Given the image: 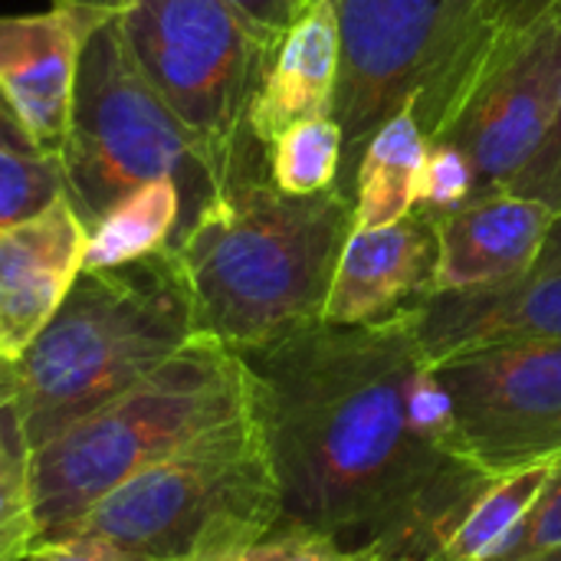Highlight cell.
<instances>
[{"label": "cell", "instance_id": "obj_1", "mask_svg": "<svg viewBox=\"0 0 561 561\" xmlns=\"http://www.w3.org/2000/svg\"><path fill=\"white\" fill-rule=\"evenodd\" d=\"M237 355L279 523L362 561H431L493 480L450 440L411 312L371 325L322 319Z\"/></svg>", "mask_w": 561, "mask_h": 561}, {"label": "cell", "instance_id": "obj_2", "mask_svg": "<svg viewBox=\"0 0 561 561\" xmlns=\"http://www.w3.org/2000/svg\"><path fill=\"white\" fill-rule=\"evenodd\" d=\"M355 201L342 187L296 197L247 174L210 197L174 237L194 335L233 352L322 322Z\"/></svg>", "mask_w": 561, "mask_h": 561}, {"label": "cell", "instance_id": "obj_3", "mask_svg": "<svg viewBox=\"0 0 561 561\" xmlns=\"http://www.w3.org/2000/svg\"><path fill=\"white\" fill-rule=\"evenodd\" d=\"M191 339V296L171 247L128 266L82 270L49 325L7 365L30 450L145 381Z\"/></svg>", "mask_w": 561, "mask_h": 561}, {"label": "cell", "instance_id": "obj_4", "mask_svg": "<svg viewBox=\"0 0 561 561\" xmlns=\"http://www.w3.org/2000/svg\"><path fill=\"white\" fill-rule=\"evenodd\" d=\"M243 417L250 385L240 355L194 335L145 381L30 450L36 546L59 539L145 467Z\"/></svg>", "mask_w": 561, "mask_h": 561}, {"label": "cell", "instance_id": "obj_5", "mask_svg": "<svg viewBox=\"0 0 561 561\" xmlns=\"http://www.w3.org/2000/svg\"><path fill=\"white\" fill-rule=\"evenodd\" d=\"M276 523V480L243 417L145 467L59 539H102L145 561H207Z\"/></svg>", "mask_w": 561, "mask_h": 561}, {"label": "cell", "instance_id": "obj_6", "mask_svg": "<svg viewBox=\"0 0 561 561\" xmlns=\"http://www.w3.org/2000/svg\"><path fill=\"white\" fill-rule=\"evenodd\" d=\"M56 158L66 197L85 227L125 194L158 178H178L181 184V227L224 191L194 135L141 76L122 36L118 10L82 46L69 131Z\"/></svg>", "mask_w": 561, "mask_h": 561}, {"label": "cell", "instance_id": "obj_7", "mask_svg": "<svg viewBox=\"0 0 561 561\" xmlns=\"http://www.w3.org/2000/svg\"><path fill=\"white\" fill-rule=\"evenodd\" d=\"M118 26L141 76L201 145L217 184L256 174L247 122L279 36L230 0H122Z\"/></svg>", "mask_w": 561, "mask_h": 561}, {"label": "cell", "instance_id": "obj_8", "mask_svg": "<svg viewBox=\"0 0 561 561\" xmlns=\"http://www.w3.org/2000/svg\"><path fill=\"white\" fill-rule=\"evenodd\" d=\"M480 7L483 0H335L342 33L332 102L342 128L335 187L352 194L365 145L440 72Z\"/></svg>", "mask_w": 561, "mask_h": 561}, {"label": "cell", "instance_id": "obj_9", "mask_svg": "<svg viewBox=\"0 0 561 561\" xmlns=\"http://www.w3.org/2000/svg\"><path fill=\"white\" fill-rule=\"evenodd\" d=\"M431 368L457 454L486 477L561 460V339L473 348Z\"/></svg>", "mask_w": 561, "mask_h": 561}, {"label": "cell", "instance_id": "obj_10", "mask_svg": "<svg viewBox=\"0 0 561 561\" xmlns=\"http://www.w3.org/2000/svg\"><path fill=\"white\" fill-rule=\"evenodd\" d=\"M559 102L561 0H552L500 46L434 145H454L470 158L473 197L506 191L549 131Z\"/></svg>", "mask_w": 561, "mask_h": 561}, {"label": "cell", "instance_id": "obj_11", "mask_svg": "<svg viewBox=\"0 0 561 561\" xmlns=\"http://www.w3.org/2000/svg\"><path fill=\"white\" fill-rule=\"evenodd\" d=\"M118 7L95 0H56L39 13L0 16V92L46 154H59L82 46Z\"/></svg>", "mask_w": 561, "mask_h": 561}, {"label": "cell", "instance_id": "obj_12", "mask_svg": "<svg viewBox=\"0 0 561 561\" xmlns=\"http://www.w3.org/2000/svg\"><path fill=\"white\" fill-rule=\"evenodd\" d=\"M89 227L62 194L0 227V362L13 365L66 302L85 266Z\"/></svg>", "mask_w": 561, "mask_h": 561}, {"label": "cell", "instance_id": "obj_13", "mask_svg": "<svg viewBox=\"0 0 561 561\" xmlns=\"http://www.w3.org/2000/svg\"><path fill=\"white\" fill-rule=\"evenodd\" d=\"M440 240L431 214L411 210L398 224L352 230L325 299V322L371 325L411 312L437 293Z\"/></svg>", "mask_w": 561, "mask_h": 561}, {"label": "cell", "instance_id": "obj_14", "mask_svg": "<svg viewBox=\"0 0 561 561\" xmlns=\"http://www.w3.org/2000/svg\"><path fill=\"white\" fill-rule=\"evenodd\" d=\"M431 365L490 345L561 339V273H523L503 283L440 289L411 309Z\"/></svg>", "mask_w": 561, "mask_h": 561}, {"label": "cell", "instance_id": "obj_15", "mask_svg": "<svg viewBox=\"0 0 561 561\" xmlns=\"http://www.w3.org/2000/svg\"><path fill=\"white\" fill-rule=\"evenodd\" d=\"M434 220L440 240V293L503 283L529 273L542 253L556 210L513 191H493L470 197Z\"/></svg>", "mask_w": 561, "mask_h": 561}, {"label": "cell", "instance_id": "obj_16", "mask_svg": "<svg viewBox=\"0 0 561 561\" xmlns=\"http://www.w3.org/2000/svg\"><path fill=\"white\" fill-rule=\"evenodd\" d=\"M342 33L335 0H309L279 33L270 69L250 105V135L266 151L289 125L332 115Z\"/></svg>", "mask_w": 561, "mask_h": 561}, {"label": "cell", "instance_id": "obj_17", "mask_svg": "<svg viewBox=\"0 0 561 561\" xmlns=\"http://www.w3.org/2000/svg\"><path fill=\"white\" fill-rule=\"evenodd\" d=\"M427 151L431 141L424 138L411 112H398L375 131V138L362 151L352 181L358 230L388 227L417 210Z\"/></svg>", "mask_w": 561, "mask_h": 561}, {"label": "cell", "instance_id": "obj_18", "mask_svg": "<svg viewBox=\"0 0 561 561\" xmlns=\"http://www.w3.org/2000/svg\"><path fill=\"white\" fill-rule=\"evenodd\" d=\"M184 220V194L178 178H158L118 204H112L92 227L85 243L82 270H112L128 266L148 256L164 253Z\"/></svg>", "mask_w": 561, "mask_h": 561}, {"label": "cell", "instance_id": "obj_19", "mask_svg": "<svg viewBox=\"0 0 561 561\" xmlns=\"http://www.w3.org/2000/svg\"><path fill=\"white\" fill-rule=\"evenodd\" d=\"M559 460L516 470L510 477H493L486 490L470 503L460 523L447 533L440 552L431 561H486L503 539L529 516L546 483L552 480Z\"/></svg>", "mask_w": 561, "mask_h": 561}, {"label": "cell", "instance_id": "obj_20", "mask_svg": "<svg viewBox=\"0 0 561 561\" xmlns=\"http://www.w3.org/2000/svg\"><path fill=\"white\" fill-rule=\"evenodd\" d=\"M339 171L342 128L332 115L296 122L266 145V178L283 194H322L339 184Z\"/></svg>", "mask_w": 561, "mask_h": 561}, {"label": "cell", "instance_id": "obj_21", "mask_svg": "<svg viewBox=\"0 0 561 561\" xmlns=\"http://www.w3.org/2000/svg\"><path fill=\"white\" fill-rule=\"evenodd\" d=\"M36 546V516L30 493V444L16 424L13 404L0 411V561H23Z\"/></svg>", "mask_w": 561, "mask_h": 561}, {"label": "cell", "instance_id": "obj_22", "mask_svg": "<svg viewBox=\"0 0 561 561\" xmlns=\"http://www.w3.org/2000/svg\"><path fill=\"white\" fill-rule=\"evenodd\" d=\"M62 194L66 178L59 158L0 148V227L49 207Z\"/></svg>", "mask_w": 561, "mask_h": 561}, {"label": "cell", "instance_id": "obj_23", "mask_svg": "<svg viewBox=\"0 0 561 561\" xmlns=\"http://www.w3.org/2000/svg\"><path fill=\"white\" fill-rule=\"evenodd\" d=\"M207 561H362V552L345 549L316 529L276 523L266 533L243 539Z\"/></svg>", "mask_w": 561, "mask_h": 561}, {"label": "cell", "instance_id": "obj_24", "mask_svg": "<svg viewBox=\"0 0 561 561\" xmlns=\"http://www.w3.org/2000/svg\"><path fill=\"white\" fill-rule=\"evenodd\" d=\"M561 549V460L529 516L486 561H536Z\"/></svg>", "mask_w": 561, "mask_h": 561}, {"label": "cell", "instance_id": "obj_25", "mask_svg": "<svg viewBox=\"0 0 561 561\" xmlns=\"http://www.w3.org/2000/svg\"><path fill=\"white\" fill-rule=\"evenodd\" d=\"M473 197V164L454 145H431L417 210L440 217Z\"/></svg>", "mask_w": 561, "mask_h": 561}, {"label": "cell", "instance_id": "obj_26", "mask_svg": "<svg viewBox=\"0 0 561 561\" xmlns=\"http://www.w3.org/2000/svg\"><path fill=\"white\" fill-rule=\"evenodd\" d=\"M506 191L533 197V201L552 207L556 214L561 210V102L549 131L542 135L536 151L526 158V164L513 174Z\"/></svg>", "mask_w": 561, "mask_h": 561}, {"label": "cell", "instance_id": "obj_27", "mask_svg": "<svg viewBox=\"0 0 561 561\" xmlns=\"http://www.w3.org/2000/svg\"><path fill=\"white\" fill-rule=\"evenodd\" d=\"M23 561H145L102 542V539H89V536H66V539H53L43 546H33Z\"/></svg>", "mask_w": 561, "mask_h": 561}, {"label": "cell", "instance_id": "obj_28", "mask_svg": "<svg viewBox=\"0 0 561 561\" xmlns=\"http://www.w3.org/2000/svg\"><path fill=\"white\" fill-rule=\"evenodd\" d=\"M240 13H247L253 23H260L263 30H270L273 36H279L289 20L309 3V0H230Z\"/></svg>", "mask_w": 561, "mask_h": 561}, {"label": "cell", "instance_id": "obj_29", "mask_svg": "<svg viewBox=\"0 0 561 561\" xmlns=\"http://www.w3.org/2000/svg\"><path fill=\"white\" fill-rule=\"evenodd\" d=\"M0 148H10V151H26V154H46L33 135L26 131V125L16 118V112L10 108V102L3 99L0 92Z\"/></svg>", "mask_w": 561, "mask_h": 561}, {"label": "cell", "instance_id": "obj_30", "mask_svg": "<svg viewBox=\"0 0 561 561\" xmlns=\"http://www.w3.org/2000/svg\"><path fill=\"white\" fill-rule=\"evenodd\" d=\"M533 273H561V210L549 227V237L542 243L539 260L533 263Z\"/></svg>", "mask_w": 561, "mask_h": 561}, {"label": "cell", "instance_id": "obj_31", "mask_svg": "<svg viewBox=\"0 0 561 561\" xmlns=\"http://www.w3.org/2000/svg\"><path fill=\"white\" fill-rule=\"evenodd\" d=\"M10 404V368H7V378L0 381V411Z\"/></svg>", "mask_w": 561, "mask_h": 561}, {"label": "cell", "instance_id": "obj_32", "mask_svg": "<svg viewBox=\"0 0 561 561\" xmlns=\"http://www.w3.org/2000/svg\"><path fill=\"white\" fill-rule=\"evenodd\" d=\"M536 561H561V549L559 552H549V556H542V559H536Z\"/></svg>", "mask_w": 561, "mask_h": 561}, {"label": "cell", "instance_id": "obj_33", "mask_svg": "<svg viewBox=\"0 0 561 561\" xmlns=\"http://www.w3.org/2000/svg\"><path fill=\"white\" fill-rule=\"evenodd\" d=\"M7 378V362H0V381Z\"/></svg>", "mask_w": 561, "mask_h": 561}, {"label": "cell", "instance_id": "obj_34", "mask_svg": "<svg viewBox=\"0 0 561 561\" xmlns=\"http://www.w3.org/2000/svg\"><path fill=\"white\" fill-rule=\"evenodd\" d=\"M95 3H108V7H118L122 0H95Z\"/></svg>", "mask_w": 561, "mask_h": 561}]
</instances>
